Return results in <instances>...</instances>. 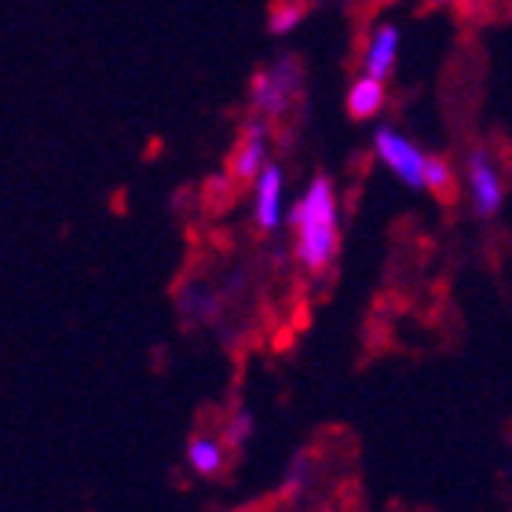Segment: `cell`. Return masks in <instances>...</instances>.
Wrapping results in <instances>:
<instances>
[{
	"mask_svg": "<svg viewBox=\"0 0 512 512\" xmlns=\"http://www.w3.org/2000/svg\"><path fill=\"white\" fill-rule=\"evenodd\" d=\"M395 59H399V26L381 22V26L374 30V37H370V44H366V52H363V74L384 81V77H392Z\"/></svg>",
	"mask_w": 512,
	"mask_h": 512,
	"instance_id": "8992f818",
	"label": "cell"
},
{
	"mask_svg": "<svg viewBox=\"0 0 512 512\" xmlns=\"http://www.w3.org/2000/svg\"><path fill=\"white\" fill-rule=\"evenodd\" d=\"M304 15H308L304 0H275L271 15H267V30L275 33V37H286V33H293L304 22Z\"/></svg>",
	"mask_w": 512,
	"mask_h": 512,
	"instance_id": "7c38bea8",
	"label": "cell"
},
{
	"mask_svg": "<svg viewBox=\"0 0 512 512\" xmlns=\"http://www.w3.org/2000/svg\"><path fill=\"white\" fill-rule=\"evenodd\" d=\"M235 512H256V509H235Z\"/></svg>",
	"mask_w": 512,
	"mask_h": 512,
	"instance_id": "9a60e30c",
	"label": "cell"
},
{
	"mask_svg": "<svg viewBox=\"0 0 512 512\" xmlns=\"http://www.w3.org/2000/svg\"><path fill=\"white\" fill-rule=\"evenodd\" d=\"M304 480H308V458L297 454V458L289 461V472H286V480H282V494H286V498L300 494L304 491Z\"/></svg>",
	"mask_w": 512,
	"mask_h": 512,
	"instance_id": "5bb4252c",
	"label": "cell"
},
{
	"mask_svg": "<svg viewBox=\"0 0 512 512\" xmlns=\"http://www.w3.org/2000/svg\"><path fill=\"white\" fill-rule=\"evenodd\" d=\"M224 443L213 436H194L191 443H187V465H191L198 476H220L224 472Z\"/></svg>",
	"mask_w": 512,
	"mask_h": 512,
	"instance_id": "9c48e42d",
	"label": "cell"
},
{
	"mask_svg": "<svg viewBox=\"0 0 512 512\" xmlns=\"http://www.w3.org/2000/svg\"><path fill=\"white\" fill-rule=\"evenodd\" d=\"M374 150L377 158L406 183V187H425V161L428 154L421 147H414L403 132H395L392 125H381L374 132Z\"/></svg>",
	"mask_w": 512,
	"mask_h": 512,
	"instance_id": "3957f363",
	"label": "cell"
},
{
	"mask_svg": "<svg viewBox=\"0 0 512 512\" xmlns=\"http://www.w3.org/2000/svg\"><path fill=\"white\" fill-rule=\"evenodd\" d=\"M304 85V70L293 55H282L249 81V103L260 118H282Z\"/></svg>",
	"mask_w": 512,
	"mask_h": 512,
	"instance_id": "7a4b0ae2",
	"label": "cell"
},
{
	"mask_svg": "<svg viewBox=\"0 0 512 512\" xmlns=\"http://www.w3.org/2000/svg\"><path fill=\"white\" fill-rule=\"evenodd\" d=\"M249 432H253V414H249L246 406H238L224 428V443L227 447H242V443L249 439Z\"/></svg>",
	"mask_w": 512,
	"mask_h": 512,
	"instance_id": "4fadbf2b",
	"label": "cell"
},
{
	"mask_svg": "<svg viewBox=\"0 0 512 512\" xmlns=\"http://www.w3.org/2000/svg\"><path fill=\"white\" fill-rule=\"evenodd\" d=\"M267 169V118H253L242 128L235 154H231V180L249 183L260 180V172Z\"/></svg>",
	"mask_w": 512,
	"mask_h": 512,
	"instance_id": "5b68a950",
	"label": "cell"
},
{
	"mask_svg": "<svg viewBox=\"0 0 512 512\" xmlns=\"http://www.w3.org/2000/svg\"><path fill=\"white\" fill-rule=\"evenodd\" d=\"M384 99H388L384 96V81L363 74L348 88V114H352L355 121H370L384 110Z\"/></svg>",
	"mask_w": 512,
	"mask_h": 512,
	"instance_id": "ba28073f",
	"label": "cell"
},
{
	"mask_svg": "<svg viewBox=\"0 0 512 512\" xmlns=\"http://www.w3.org/2000/svg\"><path fill=\"white\" fill-rule=\"evenodd\" d=\"M465 176H469V191H472V209L480 216H494L505 202V183L502 172L494 165V158L483 147L469 150V161H465Z\"/></svg>",
	"mask_w": 512,
	"mask_h": 512,
	"instance_id": "277c9868",
	"label": "cell"
},
{
	"mask_svg": "<svg viewBox=\"0 0 512 512\" xmlns=\"http://www.w3.org/2000/svg\"><path fill=\"white\" fill-rule=\"evenodd\" d=\"M180 311L187 322H205L220 311V300H216V293H209L205 286H187L180 293Z\"/></svg>",
	"mask_w": 512,
	"mask_h": 512,
	"instance_id": "8fae6325",
	"label": "cell"
},
{
	"mask_svg": "<svg viewBox=\"0 0 512 512\" xmlns=\"http://www.w3.org/2000/svg\"><path fill=\"white\" fill-rule=\"evenodd\" d=\"M289 227L297 231V260L308 271H326L337 256V194L326 176H315L308 191L293 205Z\"/></svg>",
	"mask_w": 512,
	"mask_h": 512,
	"instance_id": "6da1fadb",
	"label": "cell"
},
{
	"mask_svg": "<svg viewBox=\"0 0 512 512\" xmlns=\"http://www.w3.org/2000/svg\"><path fill=\"white\" fill-rule=\"evenodd\" d=\"M282 220V169L267 161V169L256 180V227L275 231Z\"/></svg>",
	"mask_w": 512,
	"mask_h": 512,
	"instance_id": "52a82bcc",
	"label": "cell"
},
{
	"mask_svg": "<svg viewBox=\"0 0 512 512\" xmlns=\"http://www.w3.org/2000/svg\"><path fill=\"white\" fill-rule=\"evenodd\" d=\"M425 187L436 194L439 202H454V194H458V180H454V169H450L447 158H439V154H428L425 161Z\"/></svg>",
	"mask_w": 512,
	"mask_h": 512,
	"instance_id": "30bf717a",
	"label": "cell"
}]
</instances>
